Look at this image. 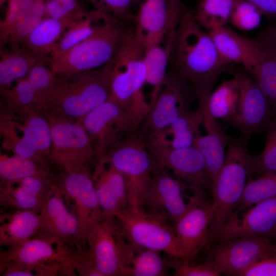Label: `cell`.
Masks as SVG:
<instances>
[{
  "mask_svg": "<svg viewBox=\"0 0 276 276\" xmlns=\"http://www.w3.org/2000/svg\"><path fill=\"white\" fill-rule=\"evenodd\" d=\"M171 60L174 72L188 84L198 104L206 102L226 66L209 32L186 9L178 24Z\"/></svg>",
  "mask_w": 276,
  "mask_h": 276,
  "instance_id": "6da1fadb",
  "label": "cell"
},
{
  "mask_svg": "<svg viewBox=\"0 0 276 276\" xmlns=\"http://www.w3.org/2000/svg\"><path fill=\"white\" fill-rule=\"evenodd\" d=\"M111 61L101 67L55 76L41 104L48 115L79 120L110 97Z\"/></svg>",
  "mask_w": 276,
  "mask_h": 276,
  "instance_id": "7a4b0ae2",
  "label": "cell"
},
{
  "mask_svg": "<svg viewBox=\"0 0 276 276\" xmlns=\"http://www.w3.org/2000/svg\"><path fill=\"white\" fill-rule=\"evenodd\" d=\"M248 137H230L223 164L212 181L214 216L209 228L212 240L218 230L233 216L251 176L252 155L247 147Z\"/></svg>",
  "mask_w": 276,
  "mask_h": 276,
  "instance_id": "3957f363",
  "label": "cell"
},
{
  "mask_svg": "<svg viewBox=\"0 0 276 276\" xmlns=\"http://www.w3.org/2000/svg\"><path fill=\"white\" fill-rule=\"evenodd\" d=\"M122 21L111 17L89 37L70 50L50 56L49 65L55 75L96 69L110 62L129 30L123 26Z\"/></svg>",
  "mask_w": 276,
  "mask_h": 276,
  "instance_id": "277c9868",
  "label": "cell"
},
{
  "mask_svg": "<svg viewBox=\"0 0 276 276\" xmlns=\"http://www.w3.org/2000/svg\"><path fill=\"white\" fill-rule=\"evenodd\" d=\"M6 247L0 252V270L14 264L29 270L34 276L76 275L83 255L71 246L39 238Z\"/></svg>",
  "mask_w": 276,
  "mask_h": 276,
  "instance_id": "5b68a950",
  "label": "cell"
},
{
  "mask_svg": "<svg viewBox=\"0 0 276 276\" xmlns=\"http://www.w3.org/2000/svg\"><path fill=\"white\" fill-rule=\"evenodd\" d=\"M145 52V47L136 37L133 28L128 30L111 60V92L108 99L129 113L146 100L143 92L146 81Z\"/></svg>",
  "mask_w": 276,
  "mask_h": 276,
  "instance_id": "8992f818",
  "label": "cell"
},
{
  "mask_svg": "<svg viewBox=\"0 0 276 276\" xmlns=\"http://www.w3.org/2000/svg\"><path fill=\"white\" fill-rule=\"evenodd\" d=\"M105 164L112 166L124 176L127 186L128 209L143 210L155 166L147 145L137 132L114 145L96 165Z\"/></svg>",
  "mask_w": 276,
  "mask_h": 276,
  "instance_id": "52a82bcc",
  "label": "cell"
},
{
  "mask_svg": "<svg viewBox=\"0 0 276 276\" xmlns=\"http://www.w3.org/2000/svg\"><path fill=\"white\" fill-rule=\"evenodd\" d=\"M45 115L51 128L50 162L64 172L93 173L97 155L92 141L81 123L73 119Z\"/></svg>",
  "mask_w": 276,
  "mask_h": 276,
  "instance_id": "ba28073f",
  "label": "cell"
},
{
  "mask_svg": "<svg viewBox=\"0 0 276 276\" xmlns=\"http://www.w3.org/2000/svg\"><path fill=\"white\" fill-rule=\"evenodd\" d=\"M124 239L132 244L183 259L182 250L174 227L144 210L129 209L115 217Z\"/></svg>",
  "mask_w": 276,
  "mask_h": 276,
  "instance_id": "9c48e42d",
  "label": "cell"
},
{
  "mask_svg": "<svg viewBox=\"0 0 276 276\" xmlns=\"http://www.w3.org/2000/svg\"><path fill=\"white\" fill-rule=\"evenodd\" d=\"M195 98L188 84L174 72L167 75L154 103L141 124L137 133L147 145L158 136L181 113L191 109Z\"/></svg>",
  "mask_w": 276,
  "mask_h": 276,
  "instance_id": "30bf717a",
  "label": "cell"
},
{
  "mask_svg": "<svg viewBox=\"0 0 276 276\" xmlns=\"http://www.w3.org/2000/svg\"><path fill=\"white\" fill-rule=\"evenodd\" d=\"M54 181L66 201L72 203L75 209L79 224L76 247L80 252L84 253L89 233L102 220L93 172H63Z\"/></svg>",
  "mask_w": 276,
  "mask_h": 276,
  "instance_id": "8fae6325",
  "label": "cell"
},
{
  "mask_svg": "<svg viewBox=\"0 0 276 276\" xmlns=\"http://www.w3.org/2000/svg\"><path fill=\"white\" fill-rule=\"evenodd\" d=\"M78 121L92 141L97 155L96 164L114 145L137 132L128 112L109 99Z\"/></svg>",
  "mask_w": 276,
  "mask_h": 276,
  "instance_id": "7c38bea8",
  "label": "cell"
},
{
  "mask_svg": "<svg viewBox=\"0 0 276 276\" xmlns=\"http://www.w3.org/2000/svg\"><path fill=\"white\" fill-rule=\"evenodd\" d=\"M12 116L16 141L10 151L49 167L52 139L45 114L40 108L29 107L12 113Z\"/></svg>",
  "mask_w": 276,
  "mask_h": 276,
  "instance_id": "4fadbf2b",
  "label": "cell"
},
{
  "mask_svg": "<svg viewBox=\"0 0 276 276\" xmlns=\"http://www.w3.org/2000/svg\"><path fill=\"white\" fill-rule=\"evenodd\" d=\"M147 146L153 158L155 170H171L194 194L203 195L206 190L211 188L212 181L204 157L195 146L173 149L155 144Z\"/></svg>",
  "mask_w": 276,
  "mask_h": 276,
  "instance_id": "5bb4252c",
  "label": "cell"
},
{
  "mask_svg": "<svg viewBox=\"0 0 276 276\" xmlns=\"http://www.w3.org/2000/svg\"><path fill=\"white\" fill-rule=\"evenodd\" d=\"M276 252V242L263 237H240L219 242L212 261L221 275L241 276L259 260Z\"/></svg>",
  "mask_w": 276,
  "mask_h": 276,
  "instance_id": "9a60e30c",
  "label": "cell"
},
{
  "mask_svg": "<svg viewBox=\"0 0 276 276\" xmlns=\"http://www.w3.org/2000/svg\"><path fill=\"white\" fill-rule=\"evenodd\" d=\"M214 213L213 203L203 195L194 194L189 198L188 209L174 227L182 250V262L190 263L210 240L209 228Z\"/></svg>",
  "mask_w": 276,
  "mask_h": 276,
  "instance_id": "2e32d148",
  "label": "cell"
},
{
  "mask_svg": "<svg viewBox=\"0 0 276 276\" xmlns=\"http://www.w3.org/2000/svg\"><path fill=\"white\" fill-rule=\"evenodd\" d=\"M39 214V227L35 238L77 249L78 219L55 181Z\"/></svg>",
  "mask_w": 276,
  "mask_h": 276,
  "instance_id": "e0dca14e",
  "label": "cell"
},
{
  "mask_svg": "<svg viewBox=\"0 0 276 276\" xmlns=\"http://www.w3.org/2000/svg\"><path fill=\"white\" fill-rule=\"evenodd\" d=\"M124 239L116 218L102 220L89 233L85 254L102 276L122 275L121 254Z\"/></svg>",
  "mask_w": 276,
  "mask_h": 276,
  "instance_id": "ac0fdd59",
  "label": "cell"
},
{
  "mask_svg": "<svg viewBox=\"0 0 276 276\" xmlns=\"http://www.w3.org/2000/svg\"><path fill=\"white\" fill-rule=\"evenodd\" d=\"M250 236L267 238L276 242V197L260 201L232 217L212 239L219 242Z\"/></svg>",
  "mask_w": 276,
  "mask_h": 276,
  "instance_id": "d6986e66",
  "label": "cell"
},
{
  "mask_svg": "<svg viewBox=\"0 0 276 276\" xmlns=\"http://www.w3.org/2000/svg\"><path fill=\"white\" fill-rule=\"evenodd\" d=\"M240 98L236 113L230 122L247 137L265 131L274 113L256 81L244 74H238Z\"/></svg>",
  "mask_w": 276,
  "mask_h": 276,
  "instance_id": "ffe728a7",
  "label": "cell"
},
{
  "mask_svg": "<svg viewBox=\"0 0 276 276\" xmlns=\"http://www.w3.org/2000/svg\"><path fill=\"white\" fill-rule=\"evenodd\" d=\"M185 185L165 170L155 169L152 175L144 208L147 213L174 224L188 209L183 195Z\"/></svg>",
  "mask_w": 276,
  "mask_h": 276,
  "instance_id": "44dd1931",
  "label": "cell"
},
{
  "mask_svg": "<svg viewBox=\"0 0 276 276\" xmlns=\"http://www.w3.org/2000/svg\"><path fill=\"white\" fill-rule=\"evenodd\" d=\"M134 28L145 49L157 43L167 30L178 21L185 9L182 0H139Z\"/></svg>",
  "mask_w": 276,
  "mask_h": 276,
  "instance_id": "7402d4cb",
  "label": "cell"
},
{
  "mask_svg": "<svg viewBox=\"0 0 276 276\" xmlns=\"http://www.w3.org/2000/svg\"><path fill=\"white\" fill-rule=\"evenodd\" d=\"M93 179L102 220L115 218L129 208L127 182L119 171L107 164L98 165Z\"/></svg>",
  "mask_w": 276,
  "mask_h": 276,
  "instance_id": "603a6c76",
  "label": "cell"
},
{
  "mask_svg": "<svg viewBox=\"0 0 276 276\" xmlns=\"http://www.w3.org/2000/svg\"><path fill=\"white\" fill-rule=\"evenodd\" d=\"M54 180L29 177L1 183L0 204L13 210L39 213L49 194Z\"/></svg>",
  "mask_w": 276,
  "mask_h": 276,
  "instance_id": "cb8c5ba5",
  "label": "cell"
},
{
  "mask_svg": "<svg viewBox=\"0 0 276 276\" xmlns=\"http://www.w3.org/2000/svg\"><path fill=\"white\" fill-rule=\"evenodd\" d=\"M200 107L202 110L203 123L206 133L202 135L200 131L198 132L194 146L202 154L208 173L213 181L224 162L230 137L226 134L218 120L213 117L206 107Z\"/></svg>",
  "mask_w": 276,
  "mask_h": 276,
  "instance_id": "d4e9b609",
  "label": "cell"
},
{
  "mask_svg": "<svg viewBox=\"0 0 276 276\" xmlns=\"http://www.w3.org/2000/svg\"><path fill=\"white\" fill-rule=\"evenodd\" d=\"M177 27L169 28L157 43L145 49L146 83L152 87L150 107L154 104L168 75L167 69L171 59Z\"/></svg>",
  "mask_w": 276,
  "mask_h": 276,
  "instance_id": "484cf974",
  "label": "cell"
},
{
  "mask_svg": "<svg viewBox=\"0 0 276 276\" xmlns=\"http://www.w3.org/2000/svg\"><path fill=\"white\" fill-rule=\"evenodd\" d=\"M159 251L136 245L123 240L121 245V271L126 276L167 275L170 265Z\"/></svg>",
  "mask_w": 276,
  "mask_h": 276,
  "instance_id": "4316f807",
  "label": "cell"
},
{
  "mask_svg": "<svg viewBox=\"0 0 276 276\" xmlns=\"http://www.w3.org/2000/svg\"><path fill=\"white\" fill-rule=\"evenodd\" d=\"M246 39L250 58L247 71L258 84L276 115V55L256 39Z\"/></svg>",
  "mask_w": 276,
  "mask_h": 276,
  "instance_id": "83f0119b",
  "label": "cell"
},
{
  "mask_svg": "<svg viewBox=\"0 0 276 276\" xmlns=\"http://www.w3.org/2000/svg\"><path fill=\"white\" fill-rule=\"evenodd\" d=\"M40 223L38 213L13 210L0 216V246L21 245L35 238Z\"/></svg>",
  "mask_w": 276,
  "mask_h": 276,
  "instance_id": "f1b7e54d",
  "label": "cell"
},
{
  "mask_svg": "<svg viewBox=\"0 0 276 276\" xmlns=\"http://www.w3.org/2000/svg\"><path fill=\"white\" fill-rule=\"evenodd\" d=\"M203 119L202 110L199 106L194 110L189 109L181 113L150 144L173 149L194 146L195 137L199 131Z\"/></svg>",
  "mask_w": 276,
  "mask_h": 276,
  "instance_id": "f546056e",
  "label": "cell"
},
{
  "mask_svg": "<svg viewBox=\"0 0 276 276\" xmlns=\"http://www.w3.org/2000/svg\"><path fill=\"white\" fill-rule=\"evenodd\" d=\"M0 51L1 92L26 77L36 64L41 62L49 64L50 60V56L35 54L21 47Z\"/></svg>",
  "mask_w": 276,
  "mask_h": 276,
  "instance_id": "4dcf8cb0",
  "label": "cell"
},
{
  "mask_svg": "<svg viewBox=\"0 0 276 276\" xmlns=\"http://www.w3.org/2000/svg\"><path fill=\"white\" fill-rule=\"evenodd\" d=\"M75 22L46 17L24 40L20 47L35 54L50 55L56 49L64 31Z\"/></svg>",
  "mask_w": 276,
  "mask_h": 276,
  "instance_id": "1f68e13d",
  "label": "cell"
},
{
  "mask_svg": "<svg viewBox=\"0 0 276 276\" xmlns=\"http://www.w3.org/2000/svg\"><path fill=\"white\" fill-rule=\"evenodd\" d=\"M240 91V80L237 74L232 78L223 81L213 90L207 102L198 106L206 107L217 120L230 123L237 110Z\"/></svg>",
  "mask_w": 276,
  "mask_h": 276,
  "instance_id": "d6a6232c",
  "label": "cell"
},
{
  "mask_svg": "<svg viewBox=\"0 0 276 276\" xmlns=\"http://www.w3.org/2000/svg\"><path fill=\"white\" fill-rule=\"evenodd\" d=\"M208 32L225 65L238 63L248 69L250 59L246 37L225 26Z\"/></svg>",
  "mask_w": 276,
  "mask_h": 276,
  "instance_id": "836d02e7",
  "label": "cell"
},
{
  "mask_svg": "<svg viewBox=\"0 0 276 276\" xmlns=\"http://www.w3.org/2000/svg\"><path fill=\"white\" fill-rule=\"evenodd\" d=\"M2 106L9 113H16L29 107L41 109L43 96L26 76L16 81L10 87L1 92Z\"/></svg>",
  "mask_w": 276,
  "mask_h": 276,
  "instance_id": "e575fe53",
  "label": "cell"
},
{
  "mask_svg": "<svg viewBox=\"0 0 276 276\" xmlns=\"http://www.w3.org/2000/svg\"><path fill=\"white\" fill-rule=\"evenodd\" d=\"M0 176L2 183L29 177L53 179L49 167L16 154L1 155Z\"/></svg>",
  "mask_w": 276,
  "mask_h": 276,
  "instance_id": "d590c367",
  "label": "cell"
},
{
  "mask_svg": "<svg viewBox=\"0 0 276 276\" xmlns=\"http://www.w3.org/2000/svg\"><path fill=\"white\" fill-rule=\"evenodd\" d=\"M110 16L111 15L96 9L88 13L85 17L74 22L67 30L50 56L63 53L88 38L97 28L105 24L96 25L95 23Z\"/></svg>",
  "mask_w": 276,
  "mask_h": 276,
  "instance_id": "8d00e7d4",
  "label": "cell"
},
{
  "mask_svg": "<svg viewBox=\"0 0 276 276\" xmlns=\"http://www.w3.org/2000/svg\"><path fill=\"white\" fill-rule=\"evenodd\" d=\"M236 0H201L194 16L208 32L224 27L229 21Z\"/></svg>",
  "mask_w": 276,
  "mask_h": 276,
  "instance_id": "74e56055",
  "label": "cell"
},
{
  "mask_svg": "<svg viewBox=\"0 0 276 276\" xmlns=\"http://www.w3.org/2000/svg\"><path fill=\"white\" fill-rule=\"evenodd\" d=\"M276 197V172L264 174L256 179L248 177L242 197L233 216L239 215L253 205Z\"/></svg>",
  "mask_w": 276,
  "mask_h": 276,
  "instance_id": "f35d334b",
  "label": "cell"
},
{
  "mask_svg": "<svg viewBox=\"0 0 276 276\" xmlns=\"http://www.w3.org/2000/svg\"><path fill=\"white\" fill-rule=\"evenodd\" d=\"M45 2V0H35L18 20L7 42L10 49L20 47L21 43L47 17Z\"/></svg>",
  "mask_w": 276,
  "mask_h": 276,
  "instance_id": "ab89813d",
  "label": "cell"
},
{
  "mask_svg": "<svg viewBox=\"0 0 276 276\" xmlns=\"http://www.w3.org/2000/svg\"><path fill=\"white\" fill-rule=\"evenodd\" d=\"M262 151L252 156L251 176L276 172V115L267 126Z\"/></svg>",
  "mask_w": 276,
  "mask_h": 276,
  "instance_id": "60d3db41",
  "label": "cell"
},
{
  "mask_svg": "<svg viewBox=\"0 0 276 276\" xmlns=\"http://www.w3.org/2000/svg\"><path fill=\"white\" fill-rule=\"evenodd\" d=\"M262 15L251 3L245 0H236L229 21L238 29L249 31L260 25Z\"/></svg>",
  "mask_w": 276,
  "mask_h": 276,
  "instance_id": "b9f144b4",
  "label": "cell"
},
{
  "mask_svg": "<svg viewBox=\"0 0 276 276\" xmlns=\"http://www.w3.org/2000/svg\"><path fill=\"white\" fill-rule=\"evenodd\" d=\"M35 0H7L4 18L0 22V51L2 50L13 28Z\"/></svg>",
  "mask_w": 276,
  "mask_h": 276,
  "instance_id": "7bdbcfd3",
  "label": "cell"
},
{
  "mask_svg": "<svg viewBox=\"0 0 276 276\" xmlns=\"http://www.w3.org/2000/svg\"><path fill=\"white\" fill-rule=\"evenodd\" d=\"M96 9L106 13L120 20L131 18L133 0H90Z\"/></svg>",
  "mask_w": 276,
  "mask_h": 276,
  "instance_id": "ee69618b",
  "label": "cell"
},
{
  "mask_svg": "<svg viewBox=\"0 0 276 276\" xmlns=\"http://www.w3.org/2000/svg\"><path fill=\"white\" fill-rule=\"evenodd\" d=\"M176 276H219L221 274L212 260L197 265H191L190 263L182 262L176 264Z\"/></svg>",
  "mask_w": 276,
  "mask_h": 276,
  "instance_id": "f6af8a7d",
  "label": "cell"
},
{
  "mask_svg": "<svg viewBox=\"0 0 276 276\" xmlns=\"http://www.w3.org/2000/svg\"><path fill=\"white\" fill-rule=\"evenodd\" d=\"M241 276H276V252L257 262Z\"/></svg>",
  "mask_w": 276,
  "mask_h": 276,
  "instance_id": "bcb514c9",
  "label": "cell"
},
{
  "mask_svg": "<svg viewBox=\"0 0 276 276\" xmlns=\"http://www.w3.org/2000/svg\"><path fill=\"white\" fill-rule=\"evenodd\" d=\"M45 4L47 17H51L59 19L71 20L75 21L83 18L67 12L62 7L58 1L45 0Z\"/></svg>",
  "mask_w": 276,
  "mask_h": 276,
  "instance_id": "7dc6e473",
  "label": "cell"
},
{
  "mask_svg": "<svg viewBox=\"0 0 276 276\" xmlns=\"http://www.w3.org/2000/svg\"><path fill=\"white\" fill-rule=\"evenodd\" d=\"M256 39L276 55V19Z\"/></svg>",
  "mask_w": 276,
  "mask_h": 276,
  "instance_id": "c3c4849f",
  "label": "cell"
},
{
  "mask_svg": "<svg viewBox=\"0 0 276 276\" xmlns=\"http://www.w3.org/2000/svg\"><path fill=\"white\" fill-rule=\"evenodd\" d=\"M252 4L263 15L276 19V0H245Z\"/></svg>",
  "mask_w": 276,
  "mask_h": 276,
  "instance_id": "681fc988",
  "label": "cell"
},
{
  "mask_svg": "<svg viewBox=\"0 0 276 276\" xmlns=\"http://www.w3.org/2000/svg\"><path fill=\"white\" fill-rule=\"evenodd\" d=\"M139 0H133V2L135 3V2H138Z\"/></svg>",
  "mask_w": 276,
  "mask_h": 276,
  "instance_id": "f907efd6",
  "label": "cell"
}]
</instances>
